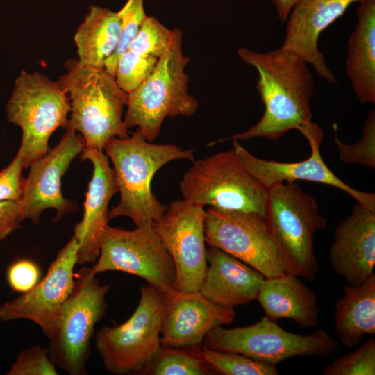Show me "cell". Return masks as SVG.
I'll use <instances>...</instances> for the list:
<instances>
[{"label": "cell", "instance_id": "obj_1", "mask_svg": "<svg viewBox=\"0 0 375 375\" xmlns=\"http://www.w3.org/2000/svg\"><path fill=\"white\" fill-rule=\"evenodd\" d=\"M238 54L258 72L257 89L265 111L252 127L218 142L259 137L276 140L293 129L301 133L314 123L310 108L314 80L301 57L283 47L262 53L240 48Z\"/></svg>", "mask_w": 375, "mask_h": 375}, {"label": "cell", "instance_id": "obj_2", "mask_svg": "<svg viewBox=\"0 0 375 375\" xmlns=\"http://www.w3.org/2000/svg\"><path fill=\"white\" fill-rule=\"evenodd\" d=\"M103 151L112 162L120 194L119 203L109 210V219L127 217L140 226L153 224L167 208L151 191L155 174L174 160L193 162L195 149L153 144L137 128L131 137L110 139Z\"/></svg>", "mask_w": 375, "mask_h": 375}, {"label": "cell", "instance_id": "obj_3", "mask_svg": "<svg viewBox=\"0 0 375 375\" xmlns=\"http://www.w3.org/2000/svg\"><path fill=\"white\" fill-rule=\"evenodd\" d=\"M65 67L66 72L57 81L70 103L66 129L79 132L85 149H89L103 151L110 139L128 138L123 112L128 93L118 85L115 76L78 59L67 60Z\"/></svg>", "mask_w": 375, "mask_h": 375}, {"label": "cell", "instance_id": "obj_4", "mask_svg": "<svg viewBox=\"0 0 375 375\" xmlns=\"http://www.w3.org/2000/svg\"><path fill=\"white\" fill-rule=\"evenodd\" d=\"M181 45L182 32L174 28L167 51L150 75L128 92L124 124L127 129L137 126L149 142L158 136L165 118L190 117L198 108L197 100L188 93L185 68L190 58L183 53Z\"/></svg>", "mask_w": 375, "mask_h": 375}, {"label": "cell", "instance_id": "obj_5", "mask_svg": "<svg viewBox=\"0 0 375 375\" xmlns=\"http://www.w3.org/2000/svg\"><path fill=\"white\" fill-rule=\"evenodd\" d=\"M268 192L265 219L288 273L314 281L319 270L314 236L327 225L317 201L295 181L276 183Z\"/></svg>", "mask_w": 375, "mask_h": 375}, {"label": "cell", "instance_id": "obj_6", "mask_svg": "<svg viewBox=\"0 0 375 375\" xmlns=\"http://www.w3.org/2000/svg\"><path fill=\"white\" fill-rule=\"evenodd\" d=\"M69 99L58 81L38 72L22 70L8 101L7 119L22 132L18 153L28 168L49 150V140L58 128H67Z\"/></svg>", "mask_w": 375, "mask_h": 375}, {"label": "cell", "instance_id": "obj_7", "mask_svg": "<svg viewBox=\"0 0 375 375\" xmlns=\"http://www.w3.org/2000/svg\"><path fill=\"white\" fill-rule=\"evenodd\" d=\"M180 189L183 199L191 203L265 216L268 189L246 169L233 148L194 160Z\"/></svg>", "mask_w": 375, "mask_h": 375}, {"label": "cell", "instance_id": "obj_8", "mask_svg": "<svg viewBox=\"0 0 375 375\" xmlns=\"http://www.w3.org/2000/svg\"><path fill=\"white\" fill-rule=\"evenodd\" d=\"M92 267L74 273L72 290L55 333L49 338V357L70 375H86L90 341L96 324L106 315L110 284H101Z\"/></svg>", "mask_w": 375, "mask_h": 375}, {"label": "cell", "instance_id": "obj_9", "mask_svg": "<svg viewBox=\"0 0 375 375\" xmlns=\"http://www.w3.org/2000/svg\"><path fill=\"white\" fill-rule=\"evenodd\" d=\"M165 312L164 294L142 286L139 303L130 317L96 333L95 347L104 367L117 375L141 374L161 347Z\"/></svg>", "mask_w": 375, "mask_h": 375}, {"label": "cell", "instance_id": "obj_10", "mask_svg": "<svg viewBox=\"0 0 375 375\" xmlns=\"http://www.w3.org/2000/svg\"><path fill=\"white\" fill-rule=\"evenodd\" d=\"M202 345L213 350L241 353L276 366L295 356L327 357L336 351L338 342L322 329L306 335L296 334L265 316L248 326H218L205 337Z\"/></svg>", "mask_w": 375, "mask_h": 375}, {"label": "cell", "instance_id": "obj_11", "mask_svg": "<svg viewBox=\"0 0 375 375\" xmlns=\"http://www.w3.org/2000/svg\"><path fill=\"white\" fill-rule=\"evenodd\" d=\"M99 248L92 267L96 274L109 271L133 274L163 294L177 289L174 264L153 224L131 231L108 224L99 237Z\"/></svg>", "mask_w": 375, "mask_h": 375}, {"label": "cell", "instance_id": "obj_12", "mask_svg": "<svg viewBox=\"0 0 375 375\" xmlns=\"http://www.w3.org/2000/svg\"><path fill=\"white\" fill-rule=\"evenodd\" d=\"M206 243L273 278L288 273L265 218L251 212L205 210Z\"/></svg>", "mask_w": 375, "mask_h": 375}, {"label": "cell", "instance_id": "obj_13", "mask_svg": "<svg viewBox=\"0 0 375 375\" xmlns=\"http://www.w3.org/2000/svg\"><path fill=\"white\" fill-rule=\"evenodd\" d=\"M204 217V206L183 199L172 201L153 223L173 260L181 291H199L206 274Z\"/></svg>", "mask_w": 375, "mask_h": 375}, {"label": "cell", "instance_id": "obj_14", "mask_svg": "<svg viewBox=\"0 0 375 375\" xmlns=\"http://www.w3.org/2000/svg\"><path fill=\"white\" fill-rule=\"evenodd\" d=\"M79 246L73 235L34 288L0 306V321L29 320L36 324L48 338L51 337L73 288Z\"/></svg>", "mask_w": 375, "mask_h": 375}, {"label": "cell", "instance_id": "obj_15", "mask_svg": "<svg viewBox=\"0 0 375 375\" xmlns=\"http://www.w3.org/2000/svg\"><path fill=\"white\" fill-rule=\"evenodd\" d=\"M84 149L85 141L81 135L66 129L56 147L30 165L19 201L24 219L38 224L42 213L53 208L56 211L54 221L58 222L67 213L77 210V204L62 195L61 178Z\"/></svg>", "mask_w": 375, "mask_h": 375}, {"label": "cell", "instance_id": "obj_16", "mask_svg": "<svg viewBox=\"0 0 375 375\" xmlns=\"http://www.w3.org/2000/svg\"><path fill=\"white\" fill-rule=\"evenodd\" d=\"M308 141L310 156L301 161L282 162L259 158L233 140V147L246 169L264 187L269 189L276 183L298 180L323 183L342 190L356 202L375 211V194L356 190L337 176L325 163L320 154L324 138L322 129L318 126L305 132Z\"/></svg>", "mask_w": 375, "mask_h": 375}, {"label": "cell", "instance_id": "obj_17", "mask_svg": "<svg viewBox=\"0 0 375 375\" xmlns=\"http://www.w3.org/2000/svg\"><path fill=\"white\" fill-rule=\"evenodd\" d=\"M165 312L160 332L161 346L189 348L202 345L214 328L231 324L234 308L219 306L199 291L178 289L164 294Z\"/></svg>", "mask_w": 375, "mask_h": 375}, {"label": "cell", "instance_id": "obj_18", "mask_svg": "<svg viewBox=\"0 0 375 375\" xmlns=\"http://www.w3.org/2000/svg\"><path fill=\"white\" fill-rule=\"evenodd\" d=\"M329 260L333 269L349 285H359L374 274L375 211L356 202L351 214L335 231Z\"/></svg>", "mask_w": 375, "mask_h": 375}, {"label": "cell", "instance_id": "obj_19", "mask_svg": "<svg viewBox=\"0 0 375 375\" xmlns=\"http://www.w3.org/2000/svg\"><path fill=\"white\" fill-rule=\"evenodd\" d=\"M361 0H299L292 8L281 47L290 49L307 63L317 74L331 83L336 79L327 67L318 49L320 34L344 14L353 3Z\"/></svg>", "mask_w": 375, "mask_h": 375}, {"label": "cell", "instance_id": "obj_20", "mask_svg": "<svg viewBox=\"0 0 375 375\" xmlns=\"http://www.w3.org/2000/svg\"><path fill=\"white\" fill-rule=\"evenodd\" d=\"M81 159L89 160L93 166L84 201L82 219L74 226V235L80 246L77 264L96 262L99 255V239L108 225V205L118 192L115 174L103 151L84 149Z\"/></svg>", "mask_w": 375, "mask_h": 375}, {"label": "cell", "instance_id": "obj_21", "mask_svg": "<svg viewBox=\"0 0 375 375\" xmlns=\"http://www.w3.org/2000/svg\"><path fill=\"white\" fill-rule=\"evenodd\" d=\"M208 265L199 292L210 301L224 307L244 305L257 299L265 276L252 267L210 247Z\"/></svg>", "mask_w": 375, "mask_h": 375}, {"label": "cell", "instance_id": "obj_22", "mask_svg": "<svg viewBox=\"0 0 375 375\" xmlns=\"http://www.w3.org/2000/svg\"><path fill=\"white\" fill-rule=\"evenodd\" d=\"M257 299L272 321L290 319L303 328L318 324L319 308L315 294L291 273L266 278Z\"/></svg>", "mask_w": 375, "mask_h": 375}, {"label": "cell", "instance_id": "obj_23", "mask_svg": "<svg viewBox=\"0 0 375 375\" xmlns=\"http://www.w3.org/2000/svg\"><path fill=\"white\" fill-rule=\"evenodd\" d=\"M358 22L347 42L346 72L362 104L375 103V0L359 1Z\"/></svg>", "mask_w": 375, "mask_h": 375}, {"label": "cell", "instance_id": "obj_24", "mask_svg": "<svg viewBox=\"0 0 375 375\" xmlns=\"http://www.w3.org/2000/svg\"><path fill=\"white\" fill-rule=\"evenodd\" d=\"M335 331L341 343L352 349L365 335L375 334V274L359 285H348L335 304Z\"/></svg>", "mask_w": 375, "mask_h": 375}, {"label": "cell", "instance_id": "obj_25", "mask_svg": "<svg viewBox=\"0 0 375 375\" xmlns=\"http://www.w3.org/2000/svg\"><path fill=\"white\" fill-rule=\"evenodd\" d=\"M121 33L118 12L91 6L74 35L78 61L90 67L104 68L106 60L119 44Z\"/></svg>", "mask_w": 375, "mask_h": 375}, {"label": "cell", "instance_id": "obj_26", "mask_svg": "<svg viewBox=\"0 0 375 375\" xmlns=\"http://www.w3.org/2000/svg\"><path fill=\"white\" fill-rule=\"evenodd\" d=\"M140 374L209 375L212 372L201 355V345L189 348L161 346Z\"/></svg>", "mask_w": 375, "mask_h": 375}, {"label": "cell", "instance_id": "obj_27", "mask_svg": "<svg viewBox=\"0 0 375 375\" xmlns=\"http://www.w3.org/2000/svg\"><path fill=\"white\" fill-rule=\"evenodd\" d=\"M201 355L212 374L222 375H278L275 365L241 353L217 351L201 345Z\"/></svg>", "mask_w": 375, "mask_h": 375}, {"label": "cell", "instance_id": "obj_28", "mask_svg": "<svg viewBox=\"0 0 375 375\" xmlns=\"http://www.w3.org/2000/svg\"><path fill=\"white\" fill-rule=\"evenodd\" d=\"M334 141L340 160L344 163L356 164L370 169L375 168V111L367 115L361 139L356 144H347L342 142L337 135L334 124Z\"/></svg>", "mask_w": 375, "mask_h": 375}, {"label": "cell", "instance_id": "obj_29", "mask_svg": "<svg viewBox=\"0 0 375 375\" xmlns=\"http://www.w3.org/2000/svg\"><path fill=\"white\" fill-rule=\"evenodd\" d=\"M173 35L170 30L154 17H148L128 49L135 53L160 58L167 51Z\"/></svg>", "mask_w": 375, "mask_h": 375}, {"label": "cell", "instance_id": "obj_30", "mask_svg": "<svg viewBox=\"0 0 375 375\" xmlns=\"http://www.w3.org/2000/svg\"><path fill=\"white\" fill-rule=\"evenodd\" d=\"M158 60L127 49L117 63L115 77L118 85L128 93L133 91L150 75Z\"/></svg>", "mask_w": 375, "mask_h": 375}, {"label": "cell", "instance_id": "obj_31", "mask_svg": "<svg viewBox=\"0 0 375 375\" xmlns=\"http://www.w3.org/2000/svg\"><path fill=\"white\" fill-rule=\"evenodd\" d=\"M118 12L122 25L120 40L115 51L106 60L104 66V69L113 76L119 56L128 49L130 43L147 17L143 0H127Z\"/></svg>", "mask_w": 375, "mask_h": 375}, {"label": "cell", "instance_id": "obj_32", "mask_svg": "<svg viewBox=\"0 0 375 375\" xmlns=\"http://www.w3.org/2000/svg\"><path fill=\"white\" fill-rule=\"evenodd\" d=\"M324 375H374L375 339L371 336L359 348L344 355L322 372Z\"/></svg>", "mask_w": 375, "mask_h": 375}, {"label": "cell", "instance_id": "obj_33", "mask_svg": "<svg viewBox=\"0 0 375 375\" xmlns=\"http://www.w3.org/2000/svg\"><path fill=\"white\" fill-rule=\"evenodd\" d=\"M8 375H57L56 366L47 348L35 345L23 349L6 373Z\"/></svg>", "mask_w": 375, "mask_h": 375}, {"label": "cell", "instance_id": "obj_34", "mask_svg": "<svg viewBox=\"0 0 375 375\" xmlns=\"http://www.w3.org/2000/svg\"><path fill=\"white\" fill-rule=\"evenodd\" d=\"M23 169L22 158L17 153L10 164L0 172V202L20 201L25 180L22 175Z\"/></svg>", "mask_w": 375, "mask_h": 375}, {"label": "cell", "instance_id": "obj_35", "mask_svg": "<svg viewBox=\"0 0 375 375\" xmlns=\"http://www.w3.org/2000/svg\"><path fill=\"white\" fill-rule=\"evenodd\" d=\"M40 270L33 261L22 259L13 262L8 269L7 281L10 288L18 292L25 293L40 281Z\"/></svg>", "mask_w": 375, "mask_h": 375}, {"label": "cell", "instance_id": "obj_36", "mask_svg": "<svg viewBox=\"0 0 375 375\" xmlns=\"http://www.w3.org/2000/svg\"><path fill=\"white\" fill-rule=\"evenodd\" d=\"M19 202L5 201L0 202V240L21 227L24 220Z\"/></svg>", "mask_w": 375, "mask_h": 375}, {"label": "cell", "instance_id": "obj_37", "mask_svg": "<svg viewBox=\"0 0 375 375\" xmlns=\"http://www.w3.org/2000/svg\"><path fill=\"white\" fill-rule=\"evenodd\" d=\"M274 3L279 19L285 22L293 6L299 0H272Z\"/></svg>", "mask_w": 375, "mask_h": 375}]
</instances>
